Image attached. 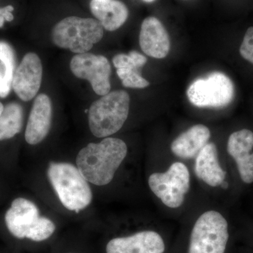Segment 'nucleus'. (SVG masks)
<instances>
[{
  "mask_svg": "<svg viewBox=\"0 0 253 253\" xmlns=\"http://www.w3.org/2000/svg\"><path fill=\"white\" fill-rule=\"evenodd\" d=\"M91 13L108 31H115L127 19L129 11L126 5L118 0H91Z\"/></svg>",
  "mask_w": 253,
  "mask_h": 253,
  "instance_id": "nucleus-17",
  "label": "nucleus"
},
{
  "mask_svg": "<svg viewBox=\"0 0 253 253\" xmlns=\"http://www.w3.org/2000/svg\"><path fill=\"white\" fill-rule=\"evenodd\" d=\"M150 189L168 207H180L190 188L189 169L182 163L171 165L166 172L149 176Z\"/></svg>",
  "mask_w": 253,
  "mask_h": 253,
  "instance_id": "nucleus-7",
  "label": "nucleus"
},
{
  "mask_svg": "<svg viewBox=\"0 0 253 253\" xmlns=\"http://www.w3.org/2000/svg\"><path fill=\"white\" fill-rule=\"evenodd\" d=\"M129 103V94L123 90L111 91L95 101L88 118L93 135L104 138L118 132L127 119Z\"/></svg>",
  "mask_w": 253,
  "mask_h": 253,
  "instance_id": "nucleus-3",
  "label": "nucleus"
},
{
  "mask_svg": "<svg viewBox=\"0 0 253 253\" xmlns=\"http://www.w3.org/2000/svg\"><path fill=\"white\" fill-rule=\"evenodd\" d=\"M163 239L156 231H144L126 237L111 240L106 253H163Z\"/></svg>",
  "mask_w": 253,
  "mask_h": 253,
  "instance_id": "nucleus-11",
  "label": "nucleus"
},
{
  "mask_svg": "<svg viewBox=\"0 0 253 253\" xmlns=\"http://www.w3.org/2000/svg\"><path fill=\"white\" fill-rule=\"evenodd\" d=\"M1 79H2V77H1V75H0V83H1Z\"/></svg>",
  "mask_w": 253,
  "mask_h": 253,
  "instance_id": "nucleus-27",
  "label": "nucleus"
},
{
  "mask_svg": "<svg viewBox=\"0 0 253 253\" xmlns=\"http://www.w3.org/2000/svg\"><path fill=\"white\" fill-rule=\"evenodd\" d=\"M23 109L17 103L5 106L0 116V141L14 137L22 129Z\"/></svg>",
  "mask_w": 253,
  "mask_h": 253,
  "instance_id": "nucleus-18",
  "label": "nucleus"
},
{
  "mask_svg": "<svg viewBox=\"0 0 253 253\" xmlns=\"http://www.w3.org/2000/svg\"><path fill=\"white\" fill-rule=\"evenodd\" d=\"M221 187L222 188V189H226L228 187H229V184H228L226 181H223L222 183L221 184Z\"/></svg>",
  "mask_w": 253,
  "mask_h": 253,
  "instance_id": "nucleus-24",
  "label": "nucleus"
},
{
  "mask_svg": "<svg viewBox=\"0 0 253 253\" xmlns=\"http://www.w3.org/2000/svg\"><path fill=\"white\" fill-rule=\"evenodd\" d=\"M14 10V6L11 5L0 8V28L3 27L5 21L11 22L14 20V15L12 14Z\"/></svg>",
  "mask_w": 253,
  "mask_h": 253,
  "instance_id": "nucleus-23",
  "label": "nucleus"
},
{
  "mask_svg": "<svg viewBox=\"0 0 253 253\" xmlns=\"http://www.w3.org/2000/svg\"><path fill=\"white\" fill-rule=\"evenodd\" d=\"M139 44L145 54L155 59H163L169 54V36L157 18L149 16L143 21L139 33Z\"/></svg>",
  "mask_w": 253,
  "mask_h": 253,
  "instance_id": "nucleus-12",
  "label": "nucleus"
},
{
  "mask_svg": "<svg viewBox=\"0 0 253 253\" xmlns=\"http://www.w3.org/2000/svg\"><path fill=\"white\" fill-rule=\"evenodd\" d=\"M253 132L244 129L229 136L228 154L235 160L240 176L246 184L253 182Z\"/></svg>",
  "mask_w": 253,
  "mask_h": 253,
  "instance_id": "nucleus-13",
  "label": "nucleus"
},
{
  "mask_svg": "<svg viewBox=\"0 0 253 253\" xmlns=\"http://www.w3.org/2000/svg\"><path fill=\"white\" fill-rule=\"evenodd\" d=\"M43 68L39 56L33 52L25 55L15 71L12 88L22 101H31L41 88Z\"/></svg>",
  "mask_w": 253,
  "mask_h": 253,
  "instance_id": "nucleus-10",
  "label": "nucleus"
},
{
  "mask_svg": "<svg viewBox=\"0 0 253 253\" xmlns=\"http://www.w3.org/2000/svg\"><path fill=\"white\" fill-rule=\"evenodd\" d=\"M117 75L122 81L123 85L126 87L142 89L150 84L149 82L141 77L135 69L119 68L117 69Z\"/></svg>",
  "mask_w": 253,
  "mask_h": 253,
  "instance_id": "nucleus-21",
  "label": "nucleus"
},
{
  "mask_svg": "<svg viewBox=\"0 0 253 253\" xmlns=\"http://www.w3.org/2000/svg\"><path fill=\"white\" fill-rule=\"evenodd\" d=\"M195 173L199 179L212 187L220 186L226 177L218 159L217 146L208 143L196 156Z\"/></svg>",
  "mask_w": 253,
  "mask_h": 253,
  "instance_id": "nucleus-15",
  "label": "nucleus"
},
{
  "mask_svg": "<svg viewBox=\"0 0 253 253\" xmlns=\"http://www.w3.org/2000/svg\"><path fill=\"white\" fill-rule=\"evenodd\" d=\"M4 106H3V104L0 102V116H1V113H2L3 111H4Z\"/></svg>",
  "mask_w": 253,
  "mask_h": 253,
  "instance_id": "nucleus-25",
  "label": "nucleus"
},
{
  "mask_svg": "<svg viewBox=\"0 0 253 253\" xmlns=\"http://www.w3.org/2000/svg\"><path fill=\"white\" fill-rule=\"evenodd\" d=\"M234 85L230 78L220 72L199 78L188 88L190 102L199 108H223L231 104L234 97Z\"/></svg>",
  "mask_w": 253,
  "mask_h": 253,
  "instance_id": "nucleus-6",
  "label": "nucleus"
},
{
  "mask_svg": "<svg viewBox=\"0 0 253 253\" xmlns=\"http://www.w3.org/2000/svg\"><path fill=\"white\" fill-rule=\"evenodd\" d=\"M52 106L45 94L38 95L33 104L25 132L26 142L36 145L45 139L51 127Z\"/></svg>",
  "mask_w": 253,
  "mask_h": 253,
  "instance_id": "nucleus-14",
  "label": "nucleus"
},
{
  "mask_svg": "<svg viewBox=\"0 0 253 253\" xmlns=\"http://www.w3.org/2000/svg\"><path fill=\"white\" fill-rule=\"evenodd\" d=\"M229 240L228 223L220 213L200 216L191 231L189 253H224Z\"/></svg>",
  "mask_w": 253,
  "mask_h": 253,
  "instance_id": "nucleus-5",
  "label": "nucleus"
},
{
  "mask_svg": "<svg viewBox=\"0 0 253 253\" xmlns=\"http://www.w3.org/2000/svg\"><path fill=\"white\" fill-rule=\"evenodd\" d=\"M44 217L40 216L36 205L29 200L18 198L5 214V223L9 232L17 239H36L38 228Z\"/></svg>",
  "mask_w": 253,
  "mask_h": 253,
  "instance_id": "nucleus-9",
  "label": "nucleus"
},
{
  "mask_svg": "<svg viewBox=\"0 0 253 253\" xmlns=\"http://www.w3.org/2000/svg\"><path fill=\"white\" fill-rule=\"evenodd\" d=\"M211 138V131L204 125H196L181 133L171 144V151L177 157L191 159L196 157Z\"/></svg>",
  "mask_w": 253,
  "mask_h": 253,
  "instance_id": "nucleus-16",
  "label": "nucleus"
},
{
  "mask_svg": "<svg viewBox=\"0 0 253 253\" xmlns=\"http://www.w3.org/2000/svg\"><path fill=\"white\" fill-rule=\"evenodd\" d=\"M147 62V59L144 55L136 51H131L128 54H120L113 57V63L115 67L119 68H129L137 69L142 67Z\"/></svg>",
  "mask_w": 253,
  "mask_h": 253,
  "instance_id": "nucleus-20",
  "label": "nucleus"
},
{
  "mask_svg": "<svg viewBox=\"0 0 253 253\" xmlns=\"http://www.w3.org/2000/svg\"><path fill=\"white\" fill-rule=\"evenodd\" d=\"M143 1H145V2L151 3L153 2V1H154L155 0H143Z\"/></svg>",
  "mask_w": 253,
  "mask_h": 253,
  "instance_id": "nucleus-26",
  "label": "nucleus"
},
{
  "mask_svg": "<svg viewBox=\"0 0 253 253\" xmlns=\"http://www.w3.org/2000/svg\"><path fill=\"white\" fill-rule=\"evenodd\" d=\"M70 68L76 77L89 81L96 94L104 96L111 91V64L105 56L78 54L71 59Z\"/></svg>",
  "mask_w": 253,
  "mask_h": 253,
  "instance_id": "nucleus-8",
  "label": "nucleus"
},
{
  "mask_svg": "<svg viewBox=\"0 0 253 253\" xmlns=\"http://www.w3.org/2000/svg\"><path fill=\"white\" fill-rule=\"evenodd\" d=\"M47 175L60 201L68 211L78 213L90 205L93 197L90 186L78 168L67 163H51Z\"/></svg>",
  "mask_w": 253,
  "mask_h": 253,
  "instance_id": "nucleus-2",
  "label": "nucleus"
},
{
  "mask_svg": "<svg viewBox=\"0 0 253 253\" xmlns=\"http://www.w3.org/2000/svg\"><path fill=\"white\" fill-rule=\"evenodd\" d=\"M127 154V146L122 139L105 138L99 143H90L82 149L76 164L88 182L96 186L109 184Z\"/></svg>",
  "mask_w": 253,
  "mask_h": 253,
  "instance_id": "nucleus-1",
  "label": "nucleus"
},
{
  "mask_svg": "<svg viewBox=\"0 0 253 253\" xmlns=\"http://www.w3.org/2000/svg\"><path fill=\"white\" fill-rule=\"evenodd\" d=\"M104 36V28L98 20L68 16L53 28L51 38L55 45L76 54L86 53Z\"/></svg>",
  "mask_w": 253,
  "mask_h": 253,
  "instance_id": "nucleus-4",
  "label": "nucleus"
},
{
  "mask_svg": "<svg viewBox=\"0 0 253 253\" xmlns=\"http://www.w3.org/2000/svg\"><path fill=\"white\" fill-rule=\"evenodd\" d=\"M240 54L244 59L253 64V27L246 31L240 47Z\"/></svg>",
  "mask_w": 253,
  "mask_h": 253,
  "instance_id": "nucleus-22",
  "label": "nucleus"
},
{
  "mask_svg": "<svg viewBox=\"0 0 253 253\" xmlns=\"http://www.w3.org/2000/svg\"><path fill=\"white\" fill-rule=\"evenodd\" d=\"M0 60L5 68L4 76L0 83V97L5 98L11 90L15 73L14 51L5 42H0Z\"/></svg>",
  "mask_w": 253,
  "mask_h": 253,
  "instance_id": "nucleus-19",
  "label": "nucleus"
}]
</instances>
